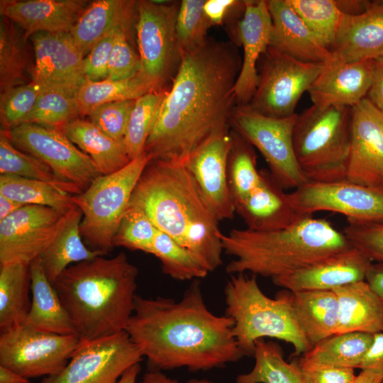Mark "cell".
Segmentation results:
<instances>
[{
  "label": "cell",
  "mask_w": 383,
  "mask_h": 383,
  "mask_svg": "<svg viewBox=\"0 0 383 383\" xmlns=\"http://www.w3.org/2000/svg\"><path fill=\"white\" fill-rule=\"evenodd\" d=\"M241 64L234 45L208 38L182 53L145 144L152 160L184 163L205 141L229 128Z\"/></svg>",
  "instance_id": "6da1fadb"
},
{
  "label": "cell",
  "mask_w": 383,
  "mask_h": 383,
  "mask_svg": "<svg viewBox=\"0 0 383 383\" xmlns=\"http://www.w3.org/2000/svg\"><path fill=\"white\" fill-rule=\"evenodd\" d=\"M233 320L206 306L199 281L181 300L136 295L125 331L152 370L186 367L209 370L244 356L234 337Z\"/></svg>",
  "instance_id": "7a4b0ae2"
},
{
  "label": "cell",
  "mask_w": 383,
  "mask_h": 383,
  "mask_svg": "<svg viewBox=\"0 0 383 383\" xmlns=\"http://www.w3.org/2000/svg\"><path fill=\"white\" fill-rule=\"evenodd\" d=\"M128 206L141 209L159 231L189 249L209 272L222 264L220 221L184 163L151 160Z\"/></svg>",
  "instance_id": "3957f363"
},
{
  "label": "cell",
  "mask_w": 383,
  "mask_h": 383,
  "mask_svg": "<svg viewBox=\"0 0 383 383\" xmlns=\"http://www.w3.org/2000/svg\"><path fill=\"white\" fill-rule=\"evenodd\" d=\"M72 265L52 284L80 340L126 330L133 313L138 270L123 252Z\"/></svg>",
  "instance_id": "277c9868"
},
{
  "label": "cell",
  "mask_w": 383,
  "mask_h": 383,
  "mask_svg": "<svg viewBox=\"0 0 383 383\" xmlns=\"http://www.w3.org/2000/svg\"><path fill=\"white\" fill-rule=\"evenodd\" d=\"M221 242L223 251L234 257L227 273L250 272L272 279L352 246L329 221L313 216L273 231L232 229L222 233Z\"/></svg>",
  "instance_id": "5b68a950"
},
{
  "label": "cell",
  "mask_w": 383,
  "mask_h": 383,
  "mask_svg": "<svg viewBox=\"0 0 383 383\" xmlns=\"http://www.w3.org/2000/svg\"><path fill=\"white\" fill-rule=\"evenodd\" d=\"M224 299L226 315L233 320V335L244 356H252L256 342L265 337L292 344L294 356L303 355L312 348L296 322L287 291L270 298L255 275L236 274L224 287Z\"/></svg>",
  "instance_id": "8992f818"
},
{
  "label": "cell",
  "mask_w": 383,
  "mask_h": 383,
  "mask_svg": "<svg viewBox=\"0 0 383 383\" xmlns=\"http://www.w3.org/2000/svg\"><path fill=\"white\" fill-rule=\"evenodd\" d=\"M351 132V108L312 105L297 114L293 128L296 161L309 181L346 179Z\"/></svg>",
  "instance_id": "52a82bcc"
},
{
  "label": "cell",
  "mask_w": 383,
  "mask_h": 383,
  "mask_svg": "<svg viewBox=\"0 0 383 383\" xmlns=\"http://www.w3.org/2000/svg\"><path fill=\"white\" fill-rule=\"evenodd\" d=\"M151 160L144 152L121 170L98 176L84 192L72 195L82 213L81 235L90 249L105 255L113 248L114 235L133 190Z\"/></svg>",
  "instance_id": "ba28073f"
},
{
  "label": "cell",
  "mask_w": 383,
  "mask_h": 383,
  "mask_svg": "<svg viewBox=\"0 0 383 383\" xmlns=\"http://www.w3.org/2000/svg\"><path fill=\"white\" fill-rule=\"evenodd\" d=\"M180 2L137 1L135 30L138 75L151 92H164L171 85L182 61L176 33Z\"/></svg>",
  "instance_id": "9c48e42d"
},
{
  "label": "cell",
  "mask_w": 383,
  "mask_h": 383,
  "mask_svg": "<svg viewBox=\"0 0 383 383\" xmlns=\"http://www.w3.org/2000/svg\"><path fill=\"white\" fill-rule=\"evenodd\" d=\"M296 116H267L245 104L235 106L230 121L235 132L260 152L270 173L284 189H294L309 182L296 161L293 147Z\"/></svg>",
  "instance_id": "30bf717a"
},
{
  "label": "cell",
  "mask_w": 383,
  "mask_h": 383,
  "mask_svg": "<svg viewBox=\"0 0 383 383\" xmlns=\"http://www.w3.org/2000/svg\"><path fill=\"white\" fill-rule=\"evenodd\" d=\"M77 335H59L23 325L1 331L0 365L28 379L52 376L67 365L77 348Z\"/></svg>",
  "instance_id": "8fae6325"
},
{
  "label": "cell",
  "mask_w": 383,
  "mask_h": 383,
  "mask_svg": "<svg viewBox=\"0 0 383 383\" xmlns=\"http://www.w3.org/2000/svg\"><path fill=\"white\" fill-rule=\"evenodd\" d=\"M301 216L331 211L344 216L348 224L383 223V186L372 187L348 179L309 181L289 193Z\"/></svg>",
  "instance_id": "7c38bea8"
},
{
  "label": "cell",
  "mask_w": 383,
  "mask_h": 383,
  "mask_svg": "<svg viewBox=\"0 0 383 383\" xmlns=\"http://www.w3.org/2000/svg\"><path fill=\"white\" fill-rule=\"evenodd\" d=\"M255 92L248 105L267 116L286 118L319 76L323 63L304 62L268 48Z\"/></svg>",
  "instance_id": "4fadbf2b"
},
{
  "label": "cell",
  "mask_w": 383,
  "mask_h": 383,
  "mask_svg": "<svg viewBox=\"0 0 383 383\" xmlns=\"http://www.w3.org/2000/svg\"><path fill=\"white\" fill-rule=\"evenodd\" d=\"M4 131L16 148L38 158L60 179L82 192L101 175L91 157L59 128L23 123Z\"/></svg>",
  "instance_id": "5bb4252c"
},
{
  "label": "cell",
  "mask_w": 383,
  "mask_h": 383,
  "mask_svg": "<svg viewBox=\"0 0 383 383\" xmlns=\"http://www.w3.org/2000/svg\"><path fill=\"white\" fill-rule=\"evenodd\" d=\"M143 356L125 331L91 340H80L67 365L40 383H116Z\"/></svg>",
  "instance_id": "9a60e30c"
},
{
  "label": "cell",
  "mask_w": 383,
  "mask_h": 383,
  "mask_svg": "<svg viewBox=\"0 0 383 383\" xmlns=\"http://www.w3.org/2000/svg\"><path fill=\"white\" fill-rule=\"evenodd\" d=\"M66 213L51 207L24 205L0 221L1 265H29L57 235Z\"/></svg>",
  "instance_id": "2e32d148"
},
{
  "label": "cell",
  "mask_w": 383,
  "mask_h": 383,
  "mask_svg": "<svg viewBox=\"0 0 383 383\" xmlns=\"http://www.w3.org/2000/svg\"><path fill=\"white\" fill-rule=\"evenodd\" d=\"M35 62L31 81L49 90L75 96L86 80L84 57L70 33H36L30 37Z\"/></svg>",
  "instance_id": "e0dca14e"
},
{
  "label": "cell",
  "mask_w": 383,
  "mask_h": 383,
  "mask_svg": "<svg viewBox=\"0 0 383 383\" xmlns=\"http://www.w3.org/2000/svg\"><path fill=\"white\" fill-rule=\"evenodd\" d=\"M233 144L228 128L197 148L184 162L206 202L219 221L235 213L228 180V160Z\"/></svg>",
  "instance_id": "ac0fdd59"
},
{
  "label": "cell",
  "mask_w": 383,
  "mask_h": 383,
  "mask_svg": "<svg viewBox=\"0 0 383 383\" xmlns=\"http://www.w3.org/2000/svg\"><path fill=\"white\" fill-rule=\"evenodd\" d=\"M346 179L362 185L383 186V112L367 98L351 108Z\"/></svg>",
  "instance_id": "d6986e66"
},
{
  "label": "cell",
  "mask_w": 383,
  "mask_h": 383,
  "mask_svg": "<svg viewBox=\"0 0 383 383\" xmlns=\"http://www.w3.org/2000/svg\"><path fill=\"white\" fill-rule=\"evenodd\" d=\"M372 261L357 248H350L306 267L273 279L287 290H333L365 280Z\"/></svg>",
  "instance_id": "ffe728a7"
},
{
  "label": "cell",
  "mask_w": 383,
  "mask_h": 383,
  "mask_svg": "<svg viewBox=\"0 0 383 383\" xmlns=\"http://www.w3.org/2000/svg\"><path fill=\"white\" fill-rule=\"evenodd\" d=\"M272 29L267 1H245L238 26V37L243 49L241 67L234 86L235 101L239 105L248 104L255 92L259 81L257 61L270 46Z\"/></svg>",
  "instance_id": "44dd1931"
},
{
  "label": "cell",
  "mask_w": 383,
  "mask_h": 383,
  "mask_svg": "<svg viewBox=\"0 0 383 383\" xmlns=\"http://www.w3.org/2000/svg\"><path fill=\"white\" fill-rule=\"evenodd\" d=\"M330 51V65L383 57V0L370 1L360 14H345Z\"/></svg>",
  "instance_id": "7402d4cb"
},
{
  "label": "cell",
  "mask_w": 383,
  "mask_h": 383,
  "mask_svg": "<svg viewBox=\"0 0 383 383\" xmlns=\"http://www.w3.org/2000/svg\"><path fill=\"white\" fill-rule=\"evenodd\" d=\"M87 4L84 0H1L0 13L23 28L26 42L36 33H70Z\"/></svg>",
  "instance_id": "603a6c76"
},
{
  "label": "cell",
  "mask_w": 383,
  "mask_h": 383,
  "mask_svg": "<svg viewBox=\"0 0 383 383\" xmlns=\"http://www.w3.org/2000/svg\"><path fill=\"white\" fill-rule=\"evenodd\" d=\"M272 29L269 48L295 60L326 64L331 51L318 40L287 0L267 1Z\"/></svg>",
  "instance_id": "cb8c5ba5"
},
{
  "label": "cell",
  "mask_w": 383,
  "mask_h": 383,
  "mask_svg": "<svg viewBox=\"0 0 383 383\" xmlns=\"http://www.w3.org/2000/svg\"><path fill=\"white\" fill-rule=\"evenodd\" d=\"M371 82V60L325 64L307 92L314 106L352 108L366 98Z\"/></svg>",
  "instance_id": "d4e9b609"
},
{
  "label": "cell",
  "mask_w": 383,
  "mask_h": 383,
  "mask_svg": "<svg viewBox=\"0 0 383 383\" xmlns=\"http://www.w3.org/2000/svg\"><path fill=\"white\" fill-rule=\"evenodd\" d=\"M260 171L259 184L235 208V213L243 218L247 228L273 231L289 227L304 217L294 209L289 193L284 192L270 172Z\"/></svg>",
  "instance_id": "484cf974"
},
{
  "label": "cell",
  "mask_w": 383,
  "mask_h": 383,
  "mask_svg": "<svg viewBox=\"0 0 383 383\" xmlns=\"http://www.w3.org/2000/svg\"><path fill=\"white\" fill-rule=\"evenodd\" d=\"M136 1L97 0L82 11L70 30L74 43L84 57L100 40L136 18Z\"/></svg>",
  "instance_id": "4316f807"
},
{
  "label": "cell",
  "mask_w": 383,
  "mask_h": 383,
  "mask_svg": "<svg viewBox=\"0 0 383 383\" xmlns=\"http://www.w3.org/2000/svg\"><path fill=\"white\" fill-rule=\"evenodd\" d=\"M31 306L23 326L59 335H77L74 326L53 284L47 277L40 257L29 265Z\"/></svg>",
  "instance_id": "83f0119b"
},
{
  "label": "cell",
  "mask_w": 383,
  "mask_h": 383,
  "mask_svg": "<svg viewBox=\"0 0 383 383\" xmlns=\"http://www.w3.org/2000/svg\"><path fill=\"white\" fill-rule=\"evenodd\" d=\"M296 322L313 347L336 333L339 305L332 290H287Z\"/></svg>",
  "instance_id": "f1b7e54d"
},
{
  "label": "cell",
  "mask_w": 383,
  "mask_h": 383,
  "mask_svg": "<svg viewBox=\"0 0 383 383\" xmlns=\"http://www.w3.org/2000/svg\"><path fill=\"white\" fill-rule=\"evenodd\" d=\"M339 305L336 333L383 331V301L365 280L333 289Z\"/></svg>",
  "instance_id": "f546056e"
},
{
  "label": "cell",
  "mask_w": 383,
  "mask_h": 383,
  "mask_svg": "<svg viewBox=\"0 0 383 383\" xmlns=\"http://www.w3.org/2000/svg\"><path fill=\"white\" fill-rule=\"evenodd\" d=\"M82 213L76 206L65 215L55 238L39 257L45 273L53 284L72 265L104 255L93 250L83 242L80 232Z\"/></svg>",
  "instance_id": "4dcf8cb0"
},
{
  "label": "cell",
  "mask_w": 383,
  "mask_h": 383,
  "mask_svg": "<svg viewBox=\"0 0 383 383\" xmlns=\"http://www.w3.org/2000/svg\"><path fill=\"white\" fill-rule=\"evenodd\" d=\"M59 129L91 157L101 175L113 173L131 161L123 140L109 137L89 121L78 118Z\"/></svg>",
  "instance_id": "1f68e13d"
},
{
  "label": "cell",
  "mask_w": 383,
  "mask_h": 383,
  "mask_svg": "<svg viewBox=\"0 0 383 383\" xmlns=\"http://www.w3.org/2000/svg\"><path fill=\"white\" fill-rule=\"evenodd\" d=\"M374 334L363 332L335 333L314 345L299 361L338 367L359 368Z\"/></svg>",
  "instance_id": "d6a6232c"
},
{
  "label": "cell",
  "mask_w": 383,
  "mask_h": 383,
  "mask_svg": "<svg viewBox=\"0 0 383 383\" xmlns=\"http://www.w3.org/2000/svg\"><path fill=\"white\" fill-rule=\"evenodd\" d=\"M29 265L21 262L1 265L0 330L22 325L31 306Z\"/></svg>",
  "instance_id": "836d02e7"
},
{
  "label": "cell",
  "mask_w": 383,
  "mask_h": 383,
  "mask_svg": "<svg viewBox=\"0 0 383 383\" xmlns=\"http://www.w3.org/2000/svg\"><path fill=\"white\" fill-rule=\"evenodd\" d=\"M251 371L239 374L236 383H304L298 362L284 359L282 348L275 342L257 340Z\"/></svg>",
  "instance_id": "e575fe53"
},
{
  "label": "cell",
  "mask_w": 383,
  "mask_h": 383,
  "mask_svg": "<svg viewBox=\"0 0 383 383\" xmlns=\"http://www.w3.org/2000/svg\"><path fill=\"white\" fill-rule=\"evenodd\" d=\"M150 89L138 74L131 77L92 82L86 79L75 94L80 115L89 116L96 107L110 102L136 100Z\"/></svg>",
  "instance_id": "d590c367"
},
{
  "label": "cell",
  "mask_w": 383,
  "mask_h": 383,
  "mask_svg": "<svg viewBox=\"0 0 383 383\" xmlns=\"http://www.w3.org/2000/svg\"><path fill=\"white\" fill-rule=\"evenodd\" d=\"M0 194L23 205L44 206L63 213L75 206L72 194L49 183L11 174L0 175Z\"/></svg>",
  "instance_id": "8d00e7d4"
},
{
  "label": "cell",
  "mask_w": 383,
  "mask_h": 383,
  "mask_svg": "<svg viewBox=\"0 0 383 383\" xmlns=\"http://www.w3.org/2000/svg\"><path fill=\"white\" fill-rule=\"evenodd\" d=\"M0 173L45 182L72 195L82 192L78 187L60 179L38 158L16 148L2 129L0 132Z\"/></svg>",
  "instance_id": "74e56055"
},
{
  "label": "cell",
  "mask_w": 383,
  "mask_h": 383,
  "mask_svg": "<svg viewBox=\"0 0 383 383\" xmlns=\"http://www.w3.org/2000/svg\"><path fill=\"white\" fill-rule=\"evenodd\" d=\"M232 136L233 144L228 160V180L235 209L259 184L261 171L257 167L253 146L236 132L233 133Z\"/></svg>",
  "instance_id": "f35d334b"
},
{
  "label": "cell",
  "mask_w": 383,
  "mask_h": 383,
  "mask_svg": "<svg viewBox=\"0 0 383 383\" xmlns=\"http://www.w3.org/2000/svg\"><path fill=\"white\" fill-rule=\"evenodd\" d=\"M24 35L5 17L0 21L1 93L25 84L27 53Z\"/></svg>",
  "instance_id": "ab89813d"
},
{
  "label": "cell",
  "mask_w": 383,
  "mask_h": 383,
  "mask_svg": "<svg viewBox=\"0 0 383 383\" xmlns=\"http://www.w3.org/2000/svg\"><path fill=\"white\" fill-rule=\"evenodd\" d=\"M150 254L160 260L163 273L174 279L204 278L209 273L189 249L159 230Z\"/></svg>",
  "instance_id": "60d3db41"
},
{
  "label": "cell",
  "mask_w": 383,
  "mask_h": 383,
  "mask_svg": "<svg viewBox=\"0 0 383 383\" xmlns=\"http://www.w3.org/2000/svg\"><path fill=\"white\" fill-rule=\"evenodd\" d=\"M318 40L330 50L345 14L336 0H287Z\"/></svg>",
  "instance_id": "b9f144b4"
},
{
  "label": "cell",
  "mask_w": 383,
  "mask_h": 383,
  "mask_svg": "<svg viewBox=\"0 0 383 383\" xmlns=\"http://www.w3.org/2000/svg\"><path fill=\"white\" fill-rule=\"evenodd\" d=\"M164 92H150L135 100L123 142L131 160L141 155Z\"/></svg>",
  "instance_id": "7bdbcfd3"
},
{
  "label": "cell",
  "mask_w": 383,
  "mask_h": 383,
  "mask_svg": "<svg viewBox=\"0 0 383 383\" xmlns=\"http://www.w3.org/2000/svg\"><path fill=\"white\" fill-rule=\"evenodd\" d=\"M80 113L74 96L65 92L47 90L42 93L23 120V123H35L60 128L78 118Z\"/></svg>",
  "instance_id": "ee69618b"
},
{
  "label": "cell",
  "mask_w": 383,
  "mask_h": 383,
  "mask_svg": "<svg viewBox=\"0 0 383 383\" xmlns=\"http://www.w3.org/2000/svg\"><path fill=\"white\" fill-rule=\"evenodd\" d=\"M204 0L180 2L176 22V33L182 55L202 45L211 23L204 11Z\"/></svg>",
  "instance_id": "f6af8a7d"
},
{
  "label": "cell",
  "mask_w": 383,
  "mask_h": 383,
  "mask_svg": "<svg viewBox=\"0 0 383 383\" xmlns=\"http://www.w3.org/2000/svg\"><path fill=\"white\" fill-rule=\"evenodd\" d=\"M157 231L141 209L128 206L114 235L113 245L150 254Z\"/></svg>",
  "instance_id": "bcb514c9"
},
{
  "label": "cell",
  "mask_w": 383,
  "mask_h": 383,
  "mask_svg": "<svg viewBox=\"0 0 383 383\" xmlns=\"http://www.w3.org/2000/svg\"><path fill=\"white\" fill-rule=\"evenodd\" d=\"M49 90L35 82L11 88L0 95L1 129H10L22 124L34 107L39 96Z\"/></svg>",
  "instance_id": "7dc6e473"
},
{
  "label": "cell",
  "mask_w": 383,
  "mask_h": 383,
  "mask_svg": "<svg viewBox=\"0 0 383 383\" xmlns=\"http://www.w3.org/2000/svg\"><path fill=\"white\" fill-rule=\"evenodd\" d=\"M135 102L124 100L102 104L90 113L89 121L109 137L123 140Z\"/></svg>",
  "instance_id": "c3c4849f"
},
{
  "label": "cell",
  "mask_w": 383,
  "mask_h": 383,
  "mask_svg": "<svg viewBox=\"0 0 383 383\" xmlns=\"http://www.w3.org/2000/svg\"><path fill=\"white\" fill-rule=\"evenodd\" d=\"M130 26L119 28L115 35L109 64L110 80L131 77L140 70L139 55L133 48L128 38Z\"/></svg>",
  "instance_id": "681fc988"
},
{
  "label": "cell",
  "mask_w": 383,
  "mask_h": 383,
  "mask_svg": "<svg viewBox=\"0 0 383 383\" xmlns=\"http://www.w3.org/2000/svg\"><path fill=\"white\" fill-rule=\"evenodd\" d=\"M343 233L372 262H383V223L348 224Z\"/></svg>",
  "instance_id": "f907efd6"
},
{
  "label": "cell",
  "mask_w": 383,
  "mask_h": 383,
  "mask_svg": "<svg viewBox=\"0 0 383 383\" xmlns=\"http://www.w3.org/2000/svg\"><path fill=\"white\" fill-rule=\"evenodd\" d=\"M116 31L100 40L84 57L83 65L86 79L92 82L107 79L109 64Z\"/></svg>",
  "instance_id": "816d5d0a"
},
{
  "label": "cell",
  "mask_w": 383,
  "mask_h": 383,
  "mask_svg": "<svg viewBox=\"0 0 383 383\" xmlns=\"http://www.w3.org/2000/svg\"><path fill=\"white\" fill-rule=\"evenodd\" d=\"M297 362L304 383H353L356 377L352 368Z\"/></svg>",
  "instance_id": "f5cc1de1"
},
{
  "label": "cell",
  "mask_w": 383,
  "mask_h": 383,
  "mask_svg": "<svg viewBox=\"0 0 383 383\" xmlns=\"http://www.w3.org/2000/svg\"><path fill=\"white\" fill-rule=\"evenodd\" d=\"M245 1L235 0H206L204 11L212 26L221 25L231 9L245 6Z\"/></svg>",
  "instance_id": "db71d44e"
},
{
  "label": "cell",
  "mask_w": 383,
  "mask_h": 383,
  "mask_svg": "<svg viewBox=\"0 0 383 383\" xmlns=\"http://www.w3.org/2000/svg\"><path fill=\"white\" fill-rule=\"evenodd\" d=\"M371 86L366 98L383 112V57L371 60Z\"/></svg>",
  "instance_id": "11a10c76"
},
{
  "label": "cell",
  "mask_w": 383,
  "mask_h": 383,
  "mask_svg": "<svg viewBox=\"0 0 383 383\" xmlns=\"http://www.w3.org/2000/svg\"><path fill=\"white\" fill-rule=\"evenodd\" d=\"M359 368L383 370V331L374 334L372 343Z\"/></svg>",
  "instance_id": "9f6ffc18"
},
{
  "label": "cell",
  "mask_w": 383,
  "mask_h": 383,
  "mask_svg": "<svg viewBox=\"0 0 383 383\" xmlns=\"http://www.w3.org/2000/svg\"><path fill=\"white\" fill-rule=\"evenodd\" d=\"M365 281L383 301V262H372L367 272Z\"/></svg>",
  "instance_id": "6f0895ef"
},
{
  "label": "cell",
  "mask_w": 383,
  "mask_h": 383,
  "mask_svg": "<svg viewBox=\"0 0 383 383\" xmlns=\"http://www.w3.org/2000/svg\"><path fill=\"white\" fill-rule=\"evenodd\" d=\"M138 383H181L175 379L170 378L160 370H152L146 372ZM186 383H213L208 379H192Z\"/></svg>",
  "instance_id": "680465c9"
},
{
  "label": "cell",
  "mask_w": 383,
  "mask_h": 383,
  "mask_svg": "<svg viewBox=\"0 0 383 383\" xmlns=\"http://www.w3.org/2000/svg\"><path fill=\"white\" fill-rule=\"evenodd\" d=\"M340 11L346 15H358L364 12L370 1L364 0H336Z\"/></svg>",
  "instance_id": "91938a15"
},
{
  "label": "cell",
  "mask_w": 383,
  "mask_h": 383,
  "mask_svg": "<svg viewBox=\"0 0 383 383\" xmlns=\"http://www.w3.org/2000/svg\"><path fill=\"white\" fill-rule=\"evenodd\" d=\"M353 383H383V370H362Z\"/></svg>",
  "instance_id": "94428289"
},
{
  "label": "cell",
  "mask_w": 383,
  "mask_h": 383,
  "mask_svg": "<svg viewBox=\"0 0 383 383\" xmlns=\"http://www.w3.org/2000/svg\"><path fill=\"white\" fill-rule=\"evenodd\" d=\"M23 206L24 205L0 194V221L8 217Z\"/></svg>",
  "instance_id": "6125c7cd"
},
{
  "label": "cell",
  "mask_w": 383,
  "mask_h": 383,
  "mask_svg": "<svg viewBox=\"0 0 383 383\" xmlns=\"http://www.w3.org/2000/svg\"><path fill=\"white\" fill-rule=\"evenodd\" d=\"M0 383H30L29 379L0 365Z\"/></svg>",
  "instance_id": "be15d7a7"
},
{
  "label": "cell",
  "mask_w": 383,
  "mask_h": 383,
  "mask_svg": "<svg viewBox=\"0 0 383 383\" xmlns=\"http://www.w3.org/2000/svg\"><path fill=\"white\" fill-rule=\"evenodd\" d=\"M140 372V363H137L129 367L116 383H138L137 377Z\"/></svg>",
  "instance_id": "e7e4bbea"
}]
</instances>
